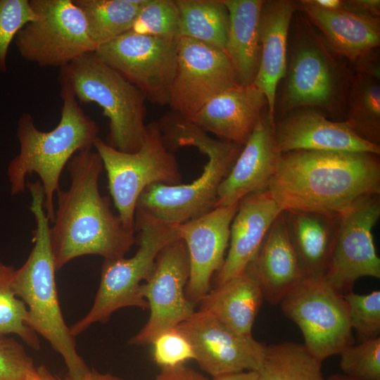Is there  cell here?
Instances as JSON below:
<instances>
[{
	"label": "cell",
	"instance_id": "f1b7e54d",
	"mask_svg": "<svg viewBox=\"0 0 380 380\" xmlns=\"http://www.w3.org/2000/svg\"><path fill=\"white\" fill-rule=\"evenodd\" d=\"M96 46L129 32L145 0H73Z\"/></svg>",
	"mask_w": 380,
	"mask_h": 380
},
{
	"label": "cell",
	"instance_id": "e0dca14e",
	"mask_svg": "<svg viewBox=\"0 0 380 380\" xmlns=\"http://www.w3.org/2000/svg\"><path fill=\"white\" fill-rule=\"evenodd\" d=\"M238 205L239 202L216 207L200 217L177 224L179 238L186 246L189 258L186 296L194 305L209 292L213 276L223 265L231 224Z\"/></svg>",
	"mask_w": 380,
	"mask_h": 380
},
{
	"label": "cell",
	"instance_id": "83f0119b",
	"mask_svg": "<svg viewBox=\"0 0 380 380\" xmlns=\"http://www.w3.org/2000/svg\"><path fill=\"white\" fill-rule=\"evenodd\" d=\"M179 11L177 39L191 38L224 51L229 27L223 0H175Z\"/></svg>",
	"mask_w": 380,
	"mask_h": 380
},
{
	"label": "cell",
	"instance_id": "8fae6325",
	"mask_svg": "<svg viewBox=\"0 0 380 380\" xmlns=\"http://www.w3.org/2000/svg\"><path fill=\"white\" fill-rule=\"evenodd\" d=\"M280 305L284 315L300 328L303 346L320 362L353 344L343 294L323 277L305 278Z\"/></svg>",
	"mask_w": 380,
	"mask_h": 380
},
{
	"label": "cell",
	"instance_id": "e575fe53",
	"mask_svg": "<svg viewBox=\"0 0 380 380\" xmlns=\"http://www.w3.org/2000/svg\"><path fill=\"white\" fill-rule=\"evenodd\" d=\"M344 374L362 380H380V337L350 345L340 353Z\"/></svg>",
	"mask_w": 380,
	"mask_h": 380
},
{
	"label": "cell",
	"instance_id": "1f68e13d",
	"mask_svg": "<svg viewBox=\"0 0 380 380\" xmlns=\"http://www.w3.org/2000/svg\"><path fill=\"white\" fill-rule=\"evenodd\" d=\"M15 269L0 260V334H15L34 350L40 348L37 334L27 324V310L13 287Z\"/></svg>",
	"mask_w": 380,
	"mask_h": 380
},
{
	"label": "cell",
	"instance_id": "bcb514c9",
	"mask_svg": "<svg viewBox=\"0 0 380 380\" xmlns=\"http://www.w3.org/2000/svg\"><path fill=\"white\" fill-rule=\"evenodd\" d=\"M325 380H362L358 379L354 377H351L350 376L342 374H335L329 376L327 379H325Z\"/></svg>",
	"mask_w": 380,
	"mask_h": 380
},
{
	"label": "cell",
	"instance_id": "d4e9b609",
	"mask_svg": "<svg viewBox=\"0 0 380 380\" xmlns=\"http://www.w3.org/2000/svg\"><path fill=\"white\" fill-rule=\"evenodd\" d=\"M284 211L289 236L305 277H323L334 251L341 215Z\"/></svg>",
	"mask_w": 380,
	"mask_h": 380
},
{
	"label": "cell",
	"instance_id": "2e32d148",
	"mask_svg": "<svg viewBox=\"0 0 380 380\" xmlns=\"http://www.w3.org/2000/svg\"><path fill=\"white\" fill-rule=\"evenodd\" d=\"M176 327L190 343L194 360L213 378L260 367L266 345L235 333L208 312L199 309Z\"/></svg>",
	"mask_w": 380,
	"mask_h": 380
},
{
	"label": "cell",
	"instance_id": "484cf974",
	"mask_svg": "<svg viewBox=\"0 0 380 380\" xmlns=\"http://www.w3.org/2000/svg\"><path fill=\"white\" fill-rule=\"evenodd\" d=\"M264 300L261 287L251 268L215 286L199 303L208 312L236 334L252 336L255 319Z\"/></svg>",
	"mask_w": 380,
	"mask_h": 380
},
{
	"label": "cell",
	"instance_id": "7a4b0ae2",
	"mask_svg": "<svg viewBox=\"0 0 380 380\" xmlns=\"http://www.w3.org/2000/svg\"><path fill=\"white\" fill-rule=\"evenodd\" d=\"M70 184L57 193L50 241L56 270L87 255L104 260L125 255L137 241L135 231L125 227L115 215L108 197L101 196L99 181L103 169L96 151L86 149L67 164Z\"/></svg>",
	"mask_w": 380,
	"mask_h": 380
},
{
	"label": "cell",
	"instance_id": "5bb4252c",
	"mask_svg": "<svg viewBox=\"0 0 380 380\" xmlns=\"http://www.w3.org/2000/svg\"><path fill=\"white\" fill-rule=\"evenodd\" d=\"M236 84L235 71L224 51L191 38L177 39L172 111L191 121L208 101Z\"/></svg>",
	"mask_w": 380,
	"mask_h": 380
},
{
	"label": "cell",
	"instance_id": "8d00e7d4",
	"mask_svg": "<svg viewBox=\"0 0 380 380\" xmlns=\"http://www.w3.org/2000/svg\"><path fill=\"white\" fill-rule=\"evenodd\" d=\"M151 344L153 358L161 367H176L194 360L190 343L176 327L159 334Z\"/></svg>",
	"mask_w": 380,
	"mask_h": 380
},
{
	"label": "cell",
	"instance_id": "277c9868",
	"mask_svg": "<svg viewBox=\"0 0 380 380\" xmlns=\"http://www.w3.org/2000/svg\"><path fill=\"white\" fill-rule=\"evenodd\" d=\"M60 93L63 101L61 119L52 130H39L30 113L20 116L16 131L20 151L7 170L12 195L25 191L28 175H38L50 222L54 219L53 199L60 189L64 167L79 151L92 149L99 132L96 122L84 113L70 91L61 89Z\"/></svg>",
	"mask_w": 380,
	"mask_h": 380
},
{
	"label": "cell",
	"instance_id": "4316f807",
	"mask_svg": "<svg viewBox=\"0 0 380 380\" xmlns=\"http://www.w3.org/2000/svg\"><path fill=\"white\" fill-rule=\"evenodd\" d=\"M229 16L224 52L239 84H252L260 59L259 21L264 0H223Z\"/></svg>",
	"mask_w": 380,
	"mask_h": 380
},
{
	"label": "cell",
	"instance_id": "4dcf8cb0",
	"mask_svg": "<svg viewBox=\"0 0 380 380\" xmlns=\"http://www.w3.org/2000/svg\"><path fill=\"white\" fill-rule=\"evenodd\" d=\"M380 80L356 73L350 79L346 121L362 139L380 144Z\"/></svg>",
	"mask_w": 380,
	"mask_h": 380
},
{
	"label": "cell",
	"instance_id": "52a82bcc",
	"mask_svg": "<svg viewBox=\"0 0 380 380\" xmlns=\"http://www.w3.org/2000/svg\"><path fill=\"white\" fill-rule=\"evenodd\" d=\"M135 231L139 248L131 258L104 260L100 284L88 313L70 327L72 335H80L95 323H105L117 310L127 307L148 309L141 293V282L150 277L160 253L179 239L177 224L160 221L136 210Z\"/></svg>",
	"mask_w": 380,
	"mask_h": 380
},
{
	"label": "cell",
	"instance_id": "9c48e42d",
	"mask_svg": "<svg viewBox=\"0 0 380 380\" xmlns=\"http://www.w3.org/2000/svg\"><path fill=\"white\" fill-rule=\"evenodd\" d=\"M94 148L100 156L108 189L123 224L135 231L138 198L148 186L181 184L182 175L172 152L165 146L156 122L146 126L143 143L134 153L118 151L99 138Z\"/></svg>",
	"mask_w": 380,
	"mask_h": 380
},
{
	"label": "cell",
	"instance_id": "f546056e",
	"mask_svg": "<svg viewBox=\"0 0 380 380\" xmlns=\"http://www.w3.org/2000/svg\"><path fill=\"white\" fill-rule=\"evenodd\" d=\"M322 362L303 346L285 341L266 346L259 380H325Z\"/></svg>",
	"mask_w": 380,
	"mask_h": 380
},
{
	"label": "cell",
	"instance_id": "8992f818",
	"mask_svg": "<svg viewBox=\"0 0 380 380\" xmlns=\"http://www.w3.org/2000/svg\"><path fill=\"white\" fill-rule=\"evenodd\" d=\"M61 89L80 103H95L109 121L106 143L126 153L137 151L144 141L145 95L94 52L87 53L59 68Z\"/></svg>",
	"mask_w": 380,
	"mask_h": 380
},
{
	"label": "cell",
	"instance_id": "836d02e7",
	"mask_svg": "<svg viewBox=\"0 0 380 380\" xmlns=\"http://www.w3.org/2000/svg\"><path fill=\"white\" fill-rule=\"evenodd\" d=\"M352 329L361 341L378 337L380 334V291L357 294L353 291L343 294Z\"/></svg>",
	"mask_w": 380,
	"mask_h": 380
},
{
	"label": "cell",
	"instance_id": "d6986e66",
	"mask_svg": "<svg viewBox=\"0 0 380 380\" xmlns=\"http://www.w3.org/2000/svg\"><path fill=\"white\" fill-rule=\"evenodd\" d=\"M282 211L267 190L248 194L239 201L231 224L229 248L222 267L215 274V286L246 270Z\"/></svg>",
	"mask_w": 380,
	"mask_h": 380
},
{
	"label": "cell",
	"instance_id": "f35d334b",
	"mask_svg": "<svg viewBox=\"0 0 380 380\" xmlns=\"http://www.w3.org/2000/svg\"><path fill=\"white\" fill-rule=\"evenodd\" d=\"M379 48L373 49L357 59L353 63L356 73L380 80Z\"/></svg>",
	"mask_w": 380,
	"mask_h": 380
},
{
	"label": "cell",
	"instance_id": "7bdbcfd3",
	"mask_svg": "<svg viewBox=\"0 0 380 380\" xmlns=\"http://www.w3.org/2000/svg\"><path fill=\"white\" fill-rule=\"evenodd\" d=\"M213 380H259V377L257 372L246 371L218 376Z\"/></svg>",
	"mask_w": 380,
	"mask_h": 380
},
{
	"label": "cell",
	"instance_id": "6da1fadb",
	"mask_svg": "<svg viewBox=\"0 0 380 380\" xmlns=\"http://www.w3.org/2000/svg\"><path fill=\"white\" fill-rule=\"evenodd\" d=\"M266 190L282 210L341 215L359 198L380 194L379 155L304 150L281 153Z\"/></svg>",
	"mask_w": 380,
	"mask_h": 380
},
{
	"label": "cell",
	"instance_id": "3957f363",
	"mask_svg": "<svg viewBox=\"0 0 380 380\" xmlns=\"http://www.w3.org/2000/svg\"><path fill=\"white\" fill-rule=\"evenodd\" d=\"M166 148L171 152L194 146L208 158L203 173L189 184H153L139 196L136 210L160 221L179 224L215 208L218 189L243 146L213 139L207 132L171 111L157 121Z\"/></svg>",
	"mask_w": 380,
	"mask_h": 380
},
{
	"label": "cell",
	"instance_id": "b9f144b4",
	"mask_svg": "<svg viewBox=\"0 0 380 380\" xmlns=\"http://www.w3.org/2000/svg\"><path fill=\"white\" fill-rule=\"evenodd\" d=\"M42 366L49 380H122L121 378L108 373L101 374L90 369L85 375L80 379H73L70 376L61 378L51 374L44 365H42Z\"/></svg>",
	"mask_w": 380,
	"mask_h": 380
},
{
	"label": "cell",
	"instance_id": "ab89813d",
	"mask_svg": "<svg viewBox=\"0 0 380 380\" xmlns=\"http://www.w3.org/2000/svg\"><path fill=\"white\" fill-rule=\"evenodd\" d=\"M341 9L364 16L379 18V0H342Z\"/></svg>",
	"mask_w": 380,
	"mask_h": 380
},
{
	"label": "cell",
	"instance_id": "60d3db41",
	"mask_svg": "<svg viewBox=\"0 0 380 380\" xmlns=\"http://www.w3.org/2000/svg\"><path fill=\"white\" fill-rule=\"evenodd\" d=\"M154 380H209L199 372L184 365L162 367Z\"/></svg>",
	"mask_w": 380,
	"mask_h": 380
},
{
	"label": "cell",
	"instance_id": "d590c367",
	"mask_svg": "<svg viewBox=\"0 0 380 380\" xmlns=\"http://www.w3.org/2000/svg\"><path fill=\"white\" fill-rule=\"evenodd\" d=\"M36 14L30 0H0V71L7 70L6 59L10 45L18 32Z\"/></svg>",
	"mask_w": 380,
	"mask_h": 380
},
{
	"label": "cell",
	"instance_id": "30bf717a",
	"mask_svg": "<svg viewBox=\"0 0 380 380\" xmlns=\"http://www.w3.org/2000/svg\"><path fill=\"white\" fill-rule=\"evenodd\" d=\"M36 14L16 34L25 60L40 67H61L94 52L84 15L73 0H30Z\"/></svg>",
	"mask_w": 380,
	"mask_h": 380
},
{
	"label": "cell",
	"instance_id": "ffe728a7",
	"mask_svg": "<svg viewBox=\"0 0 380 380\" xmlns=\"http://www.w3.org/2000/svg\"><path fill=\"white\" fill-rule=\"evenodd\" d=\"M265 110L230 172L221 183L215 208L233 205L248 194L267 189L280 153L274 146V125L267 109Z\"/></svg>",
	"mask_w": 380,
	"mask_h": 380
},
{
	"label": "cell",
	"instance_id": "7402d4cb",
	"mask_svg": "<svg viewBox=\"0 0 380 380\" xmlns=\"http://www.w3.org/2000/svg\"><path fill=\"white\" fill-rule=\"evenodd\" d=\"M298 10V1H265L259 21L260 59L253 84L262 91L267 102L270 119L274 125L276 93L287 70V40L291 22Z\"/></svg>",
	"mask_w": 380,
	"mask_h": 380
},
{
	"label": "cell",
	"instance_id": "d6a6232c",
	"mask_svg": "<svg viewBox=\"0 0 380 380\" xmlns=\"http://www.w3.org/2000/svg\"><path fill=\"white\" fill-rule=\"evenodd\" d=\"M178 23L175 0H145L129 32L177 40Z\"/></svg>",
	"mask_w": 380,
	"mask_h": 380
},
{
	"label": "cell",
	"instance_id": "f6af8a7d",
	"mask_svg": "<svg viewBox=\"0 0 380 380\" xmlns=\"http://www.w3.org/2000/svg\"><path fill=\"white\" fill-rule=\"evenodd\" d=\"M25 380H49L45 375L42 366L36 367L34 369L30 372Z\"/></svg>",
	"mask_w": 380,
	"mask_h": 380
},
{
	"label": "cell",
	"instance_id": "7c38bea8",
	"mask_svg": "<svg viewBox=\"0 0 380 380\" xmlns=\"http://www.w3.org/2000/svg\"><path fill=\"white\" fill-rule=\"evenodd\" d=\"M94 53L141 90L146 100L169 105L177 68V40L127 32L100 45Z\"/></svg>",
	"mask_w": 380,
	"mask_h": 380
},
{
	"label": "cell",
	"instance_id": "ee69618b",
	"mask_svg": "<svg viewBox=\"0 0 380 380\" xmlns=\"http://www.w3.org/2000/svg\"><path fill=\"white\" fill-rule=\"evenodd\" d=\"M310 1L321 8L327 9H341L342 0H310Z\"/></svg>",
	"mask_w": 380,
	"mask_h": 380
},
{
	"label": "cell",
	"instance_id": "74e56055",
	"mask_svg": "<svg viewBox=\"0 0 380 380\" xmlns=\"http://www.w3.org/2000/svg\"><path fill=\"white\" fill-rule=\"evenodd\" d=\"M32 359L14 338L0 334V380H25L34 369Z\"/></svg>",
	"mask_w": 380,
	"mask_h": 380
},
{
	"label": "cell",
	"instance_id": "44dd1931",
	"mask_svg": "<svg viewBox=\"0 0 380 380\" xmlns=\"http://www.w3.org/2000/svg\"><path fill=\"white\" fill-rule=\"evenodd\" d=\"M267 106L253 84H236L208 101L191 120L220 140L244 146Z\"/></svg>",
	"mask_w": 380,
	"mask_h": 380
},
{
	"label": "cell",
	"instance_id": "4fadbf2b",
	"mask_svg": "<svg viewBox=\"0 0 380 380\" xmlns=\"http://www.w3.org/2000/svg\"><path fill=\"white\" fill-rule=\"evenodd\" d=\"M189 272V254L182 239L171 243L160 253L151 275L141 285V293L148 304L149 317L129 344H150L159 334L194 313L195 305L186 296Z\"/></svg>",
	"mask_w": 380,
	"mask_h": 380
},
{
	"label": "cell",
	"instance_id": "5b68a950",
	"mask_svg": "<svg viewBox=\"0 0 380 380\" xmlns=\"http://www.w3.org/2000/svg\"><path fill=\"white\" fill-rule=\"evenodd\" d=\"M35 221L34 246L23 265L15 269L13 287L27 310L26 324L49 341L63 357L70 377L80 379L89 369L79 355L75 336L61 312L57 293L54 258L50 241V221L44 209V192L40 181L27 182Z\"/></svg>",
	"mask_w": 380,
	"mask_h": 380
},
{
	"label": "cell",
	"instance_id": "ac0fdd59",
	"mask_svg": "<svg viewBox=\"0 0 380 380\" xmlns=\"http://www.w3.org/2000/svg\"><path fill=\"white\" fill-rule=\"evenodd\" d=\"M273 137L279 153L304 150L380 154L379 145L362 139L346 120L332 121L312 108H297L283 115L274 122Z\"/></svg>",
	"mask_w": 380,
	"mask_h": 380
},
{
	"label": "cell",
	"instance_id": "603a6c76",
	"mask_svg": "<svg viewBox=\"0 0 380 380\" xmlns=\"http://www.w3.org/2000/svg\"><path fill=\"white\" fill-rule=\"evenodd\" d=\"M264 299L278 305L307 278L291 242L283 210L274 221L253 262L248 265Z\"/></svg>",
	"mask_w": 380,
	"mask_h": 380
},
{
	"label": "cell",
	"instance_id": "9a60e30c",
	"mask_svg": "<svg viewBox=\"0 0 380 380\" xmlns=\"http://www.w3.org/2000/svg\"><path fill=\"white\" fill-rule=\"evenodd\" d=\"M380 217V194L359 198L340 216L337 236L324 279L342 294L362 277L380 278L372 229Z\"/></svg>",
	"mask_w": 380,
	"mask_h": 380
},
{
	"label": "cell",
	"instance_id": "ba28073f",
	"mask_svg": "<svg viewBox=\"0 0 380 380\" xmlns=\"http://www.w3.org/2000/svg\"><path fill=\"white\" fill-rule=\"evenodd\" d=\"M301 20L284 77L281 111L284 115L297 108H312L339 113L351 78L310 22Z\"/></svg>",
	"mask_w": 380,
	"mask_h": 380
},
{
	"label": "cell",
	"instance_id": "cb8c5ba5",
	"mask_svg": "<svg viewBox=\"0 0 380 380\" xmlns=\"http://www.w3.org/2000/svg\"><path fill=\"white\" fill-rule=\"evenodd\" d=\"M300 10L334 52L354 63L380 44V18L357 15L343 9H327L310 0L298 1Z\"/></svg>",
	"mask_w": 380,
	"mask_h": 380
}]
</instances>
